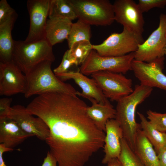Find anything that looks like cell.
Here are the masks:
<instances>
[{
    "mask_svg": "<svg viewBox=\"0 0 166 166\" xmlns=\"http://www.w3.org/2000/svg\"><path fill=\"white\" fill-rule=\"evenodd\" d=\"M78 19L90 25L106 26L115 20L113 4L108 0H70Z\"/></svg>",
    "mask_w": 166,
    "mask_h": 166,
    "instance_id": "cell-5",
    "label": "cell"
},
{
    "mask_svg": "<svg viewBox=\"0 0 166 166\" xmlns=\"http://www.w3.org/2000/svg\"><path fill=\"white\" fill-rule=\"evenodd\" d=\"M61 80L63 81L73 79L81 88L82 92L79 96L88 99H93L98 103L104 104L106 98L96 81L93 78H90L80 72L68 71L55 74Z\"/></svg>",
    "mask_w": 166,
    "mask_h": 166,
    "instance_id": "cell-15",
    "label": "cell"
},
{
    "mask_svg": "<svg viewBox=\"0 0 166 166\" xmlns=\"http://www.w3.org/2000/svg\"><path fill=\"white\" fill-rule=\"evenodd\" d=\"M90 26L79 19L73 23L67 39L69 49L77 42L83 40L90 41L91 36Z\"/></svg>",
    "mask_w": 166,
    "mask_h": 166,
    "instance_id": "cell-24",
    "label": "cell"
},
{
    "mask_svg": "<svg viewBox=\"0 0 166 166\" xmlns=\"http://www.w3.org/2000/svg\"><path fill=\"white\" fill-rule=\"evenodd\" d=\"M164 59V57L149 63L132 60V70L140 84L166 91V76L162 72Z\"/></svg>",
    "mask_w": 166,
    "mask_h": 166,
    "instance_id": "cell-11",
    "label": "cell"
},
{
    "mask_svg": "<svg viewBox=\"0 0 166 166\" xmlns=\"http://www.w3.org/2000/svg\"><path fill=\"white\" fill-rule=\"evenodd\" d=\"M105 127L103 147L105 154L102 161L104 164L112 158H119L121 151V140L123 137L122 130L115 119L109 120Z\"/></svg>",
    "mask_w": 166,
    "mask_h": 166,
    "instance_id": "cell-16",
    "label": "cell"
},
{
    "mask_svg": "<svg viewBox=\"0 0 166 166\" xmlns=\"http://www.w3.org/2000/svg\"><path fill=\"white\" fill-rule=\"evenodd\" d=\"M137 114L140 120L142 130L157 154L166 145V133L160 132L154 128L141 113L138 112Z\"/></svg>",
    "mask_w": 166,
    "mask_h": 166,
    "instance_id": "cell-22",
    "label": "cell"
},
{
    "mask_svg": "<svg viewBox=\"0 0 166 166\" xmlns=\"http://www.w3.org/2000/svg\"><path fill=\"white\" fill-rule=\"evenodd\" d=\"M17 17L16 14L0 25V62L12 61L14 40L11 32Z\"/></svg>",
    "mask_w": 166,
    "mask_h": 166,
    "instance_id": "cell-21",
    "label": "cell"
},
{
    "mask_svg": "<svg viewBox=\"0 0 166 166\" xmlns=\"http://www.w3.org/2000/svg\"><path fill=\"white\" fill-rule=\"evenodd\" d=\"M52 47L46 39L32 42L14 40L12 61L26 75L42 62L54 61Z\"/></svg>",
    "mask_w": 166,
    "mask_h": 166,
    "instance_id": "cell-4",
    "label": "cell"
},
{
    "mask_svg": "<svg viewBox=\"0 0 166 166\" xmlns=\"http://www.w3.org/2000/svg\"><path fill=\"white\" fill-rule=\"evenodd\" d=\"M164 54L166 55V45L164 46Z\"/></svg>",
    "mask_w": 166,
    "mask_h": 166,
    "instance_id": "cell-36",
    "label": "cell"
},
{
    "mask_svg": "<svg viewBox=\"0 0 166 166\" xmlns=\"http://www.w3.org/2000/svg\"><path fill=\"white\" fill-rule=\"evenodd\" d=\"M33 136L24 132L13 120L8 118L0 119V143L6 147L13 149Z\"/></svg>",
    "mask_w": 166,
    "mask_h": 166,
    "instance_id": "cell-17",
    "label": "cell"
},
{
    "mask_svg": "<svg viewBox=\"0 0 166 166\" xmlns=\"http://www.w3.org/2000/svg\"><path fill=\"white\" fill-rule=\"evenodd\" d=\"M73 65H76V62L69 57L67 50L63 56L60 64L53 70V72L55 74H56L66 72L69 71V69Z\"/></svg>",
    "mask_w": 166,
    "mask_h": 166,
    "instance_id": "cell-30",
    "label": "cell"
},
{
    "mask_svg": "<svg viewBox=\"0 0 166 166\" xmlns=\"http://www.w3.org/2000/svg\"><path fill=\"white\" fill-rule=\"evenodd\" d=\"M147 118L155 129L162 132H166V113H161L149 110L147 112Z\"/></svg>",
    "mask_w": 166,
    "mask_h": 166,
    "instance_id": "cell-27",
    "label": "cell"
},
{
    "mask_svg": "<svg viewBox=\"0 0 166 166\" xmlns=\"http://www.w3.org/2000/svg\"><path fill=\"white\" fill-rule=\"evenodd\" d=\"M92 49L90 41L83 40L75 43L67 50L69 56L75 61L77 66L85 61Z\"/></svg>",
    "mask_w": 166,
    "mask_h": 166,
    "instance_id": "cell-25",
    "label": "cell"
},
{
    "mask_svg": "<svg viewBox=\"0 0 166 166\" xmlns=\"http://www.w3.org/2000/svg\"><path fill=\"white\" fill-rule=\"evenodd\" d=\"M153 88L143 85H136L132 92L117 101L115 119L119 124L123 133V137L134 151L137 135L140 124L135 119L137 106L149 97Z\"/></svg>",
    "mask_w": 166,
    "mask_h": 166,
    "instance_id": "cell-2",
    "label": "cell"
},
{
    "mask_svg": "<svg viewBox=\"0 0 166 166\" xmlns=\"http://www.w3.org/2000/svg\"></svg>",
    "mask_w": 166,
    "mask_h": 166,
    "instance_id": "cell-37",
    "label": "cell"
},
{
    "mask_svg": "<svg viewBox=\"0 0 166 166\" xmlns=\"http://www.w3.org/2000/svg\"><path fill=\"white\" fill-rule=\"evenodd\" d=\"M166 14L160 16L158 27L148 38L139 44L134 52V59L149 63L164 57V48L166 45Z\"/></svg>",
    "mask_w": 166,
    "mask_h": 166,
    "instance_id": "cell-10",
    "label": "cell"
},
{
    "mask_svg": "<svg viewBox=\"0 0 166 166\" xmlns=\"http://www.w3.org/2000/svg\"><path fill=\"white\" fill-rule=\"evenodd\" d=\"M52 63L49 61L43 62L25 75L27 85L24 95L26 98L53 92L79 95L80 92L71 85L64 82L55 75L51 69Z\"/></svg>",
    "mask_w": 166,
    "mask_h": 166,
    "instance_id": "cell-3",
    "label": "cell"
},
{
    "mask_svg": "<svg viewBox=\"0 0 166 166\" xmlns=\"http://www.w3.org/2000/svg\"><path fill=\"white\" fill-rule=\"evenodd\" d=\"M89 100L91 102L92 105L88 106L87 108L88 115L99 129L105 132L107 121L115 118L116 109L114 108L108 99L104 104L98 103L93 99Z\"/></svg>",
    "mask_w": 166,
    "mask_h": 166,
    "instance_id": "cell-19",
    "label": "cell"
},
{
    "mask_svg": "<svg viewBox=\"0 0 166 166\" xmlns=\"http://www.w3.org/2000/svg\"><path fill=\"white\" fill-rule=\"evenodd\" d=\"M121 151L118 158L123 166H144L125 140H121Z\"/></svg>",
    "mask_w": 166,
    "mask_h": 166,
    "instance_id": "cell-26",
    "label": "cell"
},
{
    "mask_svg": "<svg viewBox=\"0 0 166 166\" xmlns=\"http://www.w3.org/2000/svg\"><path fill=\"white\" fill-rule=\"evenodd\" d=\"M107 164L106 166H123L120 161L117 158L111 159Z\"/></svg>",
    "mask_w": 166,
    "mask_h": 166,
    "instance_id": "cell-35",
    "label": "cell"
},
{
    "mask_svg": "<svg viewBox=\"0 0 166 166\" xmlns=\"http://www.w3.org/2000/svg\"><path fill=\"white\" fill-rule=\"evenodd\" d=\"M58 18L72 21L77 18L70 0H50L49 18Z\"/></svg>",
    "mask_w": 166,
    "mask_h": 166,
    "instance_id": "cell-23",
    "label": "cell"
},
{
    "mask_svg": "<svg viewBox=\"0 0 166 166\" xmlns=\"http://www.w3.org/2000/svg\"><path fill=\"white\" fill-rule=\"evenodd\" d=\"M113 5L115 20L133 34L140 44L144 42V22L138 4L132 0H117Z\"/></svg>",
    "mask_w": 166,
    "mask_h": 166,
    "instance_id": "cell-8",
    "label": "cell"
},
{
    "mask_svg": "<svg viewBox=\"0 0 166 166\" xmlns=\"http://www.w3.org/2000/svg\"><path fill=\"white\" fill-rule=\"evenodd\" d=\"M32 115L26 112V107L18 105L11 107L7 118L16 122L26 133L45 141L50 134L48 127L41 118Z\"/></svg>",
    "mask_w": 166,
    "mask_h": 166,
    "instance_id": "cell-13",
    "label": "cell"
},
{
    "mask_svg": "<svg viewBox=\"0 0 166 166\" xmlns=\"http://www.w3.org/2000/svg\"><path fill=\"white\" fill-rule=\"evenodd\" d=\"M134 151L144 166H161L153 147L141 128L138 131Z\"/></svg>",
    "mask_w": 166,
    "mask_h": 166,
    "instance_id": "cell-20",
    "label": "cell"
},
{
    "mask_svg": "<svg viewBox=\"0 0 166 166\" xmlns=\"http://www.w3.org/2000/svg\"><path fill=\"white\" fill-rule=\"evenodd\" d=\"M137 4L143 13L155 7H164L166 5V0H139Z\"/></svg>",
    "mask_w": 166,
    "mask_h": 166,
    "instance_id": "cell-28",
    "label": "cell"
},
{
    "mask_svg": "<svg viewBox=\"0 0 166 166\" xmlns=\"http://www.w3.org/2000/svg\"><path fill=\"white\" fill-rule=\"evenodd\" d=\"M12 101L11 98L4 97L0 99V119L7 118Z\"/></svg>",
    "mask_w": 166,
    "mask_h": 166,
    "instance_id": "cell-31",
    "label": "cell"
},
{
    "mask_svg": "<svg viewBox=\"0 0 166 166\" xmlns=\"http://www.w3.org/2000/svg\"><path fill=\"white\" fill-rule=\"evenodd\" d=\"M13 149L6 147L3 144H0V166H7L5 164L2 157L3 153L6 152L13 151Z\"/></svg>",
    "mask_w": 166,
    "mask_h": 166,
    "instance_id": "cell-34",
    "label": "cell"
},
{
    "mask_svg": "<svg viewBox=\"0 0 166 166\" xmlns=\"http://www.w3.org/2000/svg\"><path fill=\"white\" fill-rule=\"evenodd\" d=\"M105 97L117 102L133 92L132 80L121 73L100 71L90 75Z\"/></svg>",
    "mask_w": 166,
    "mask_h": 166,
    "instance_id": "cell-7",
    "label": "cell"
},
{
    "mask_svg": "<svg viewBox=\"0 0 166 166\" xmlns=\"http://www.w3.org/2000/svg\"><path fill=\"white\" fill-rule=\"evenodd\" d=\"M134 57V52L121 57L102 56L92 49L79 70L86 76L103 71L124 74L132 70V62Z\"/></svg>",
    "mask_w": 166,
    "mask_h": 166,
    "instance_id": "cell-6",
    "label": "cell"
},
{
    "mask_svg": "<svg viewBox=\"0 0 166 166\" xmlns=\"http://www.w3.org/2000/svg\"><path fill=\"white\" fill-rule=\"evenodd\" d=\"M57 162L49 151L47 153L42 166H57Z\"/></svg>",
    "mask_w": 166,
    "mask_h": 166,
    "instance_id": "cell-32",
    "label": "cell"
},
{
    "mask_svg": "<svg viewBox=\"0 0 166 166\" xmlns=\"http://www.w3.org/2000/svg\"><path fill=\"white\" fill-rule=\"evenodd\" d=\"M50 0H28L27 5L30 18V26L26 42L45 38V30L49 17Z\"/></svg>",
    "mask_w": 166,
    "mask_h": 166,
    "instance_id": "cell-12",
    "label": "cell"
},
{
    "mask_svg": "<svg viewBox=\"0 0 166 166\" xmlns=\"http://www.w3.org/2000/svg\"><path fill=\"white\" fill-rule=\"evenodd\" d=\"M26 85V76L12 61L0 62V95L24 94Z\"/></svg>",
    "mask_w": 166,
    "mask_h": 166,
    "instance_id": "cell-14",
    "label": "cell"
},
{
    "mask_svg": "<svg viewBox=\"0 0 166 166\" xmlns=\"http://www.w3.org/2000/svg\"><path fill=\"white\" fill-rule=\"evenodd\" d=\"M17 14L8 3L6 0L0 1V25Z\"/></svg>",
    "mask_w": 166,
    "mask_h": 166,
    "instance_id": "cell-29",
    "label": "cell"
},
{
    "mask_svg": "<svg viewBox=\"0 0 166 166\" xmlns=\"http://www.w3.org/2000/svg\"><path fill=\"white\" fill-rule=\"evenodd\" d=\"M73 24L68 19L49 18L45 28V39L52 46L67 40Z\"/></svg>",
    "mask_w": 166,
    "mask_h": 166,
    "instance_id": "cell-18",
    "label": "cell"
},
{
    "mask_svg": "<svg viewBox=\"0 0 166 166\" xmlns=\"http://www.w3.org/2000/svg\"><path fill=\"white\" fill-rule=\"evenodd\" d=\"M161 166H166V145L157 154Z\"/></svg>",
    "mask_w": 166,
    "mask_h": 166,
    "instance_id": "cell-33",
    "label": "cell"
},
{
    "mask_svg": "<svg viewBox=\"0 0 166 166\" xmlns=\"http://www.w3.org/2000/svg\"><path fill=\"white\" fill-rule=\"evenodd\" d=\"M87 107L77 95L53 92L38 95L26 107L48 127L45 141L58 166H83L104 147L105 134L89 117Z\"/></svg>",
    "mask_w": 166,
    "mask_h": 166,
    "instance_id": "cell-1",
    "label": "cell"
},
{
    "mask_svg": "<svg viewBox=\"0 0 166 166\" xmlns=\"http://www.w3.org/2000/svg\"><path fill=\"white\" fill-rule=\"evenodd\" d=\"M139 44L134 34L123 28L121 33H112L101 43L93 45L92 49L102 56L118 57L135 52Z\"/></svg>",
    "mask_w": 166,
    "mask_h": 166,
    "instance_id": "cell-9",
    "label": "cell"
}]
</instances>
